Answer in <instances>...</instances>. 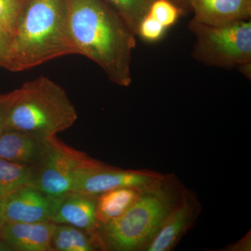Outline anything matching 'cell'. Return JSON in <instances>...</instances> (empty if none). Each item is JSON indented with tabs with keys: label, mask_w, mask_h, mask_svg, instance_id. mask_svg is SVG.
I'll return each mask as SVG.
<instances>
[{
	"label": "cell",
	"mask_w": 251,
	"mask_h": 251,
	"mask_svg": "<svg viewBox=\"0 0 251 251\" xmlns=\"http://www.w3.org/2000/svg\"><path fill=\"white\" fill-rule=\"evenodd\" d=\"M166 179V176L154 172L122 170L100 162L81 174L72 191L97 197L110 190L122 187L145 191L156 187Z\"/></svg>",
	"instance_id": "7"
},
{
	"label": "cell",
	"mask_w": 251,
	"mask_h": 251,
	"mask_svg": "<svg viewBox=\"0 0 251 251\" xmlns=\"http://www.w3.org/2000/svg\"><path fill=\"white\" fill-rule=\"evenodd\" d=\"M241 73L243 75H245L247 78L251 80V62L246 63V64L241 65L240 67H238Z\"/></svg>",
	"instance_id": "24"
},
{
	"label": "cell",
	"mask_w": 251,
	"mask_h": 251,
	"mask_svg": "<svg viewBox=\"0 0 251 251\" xmlns=\"http://www.w3.org/2000/svg\"><path fill=\"white\" fill-rule=\"evenodd\" d=\"M69 54L76 52L67 0H29L11 38L4 69L23 72Z\"/></svg>",
	"instance_id": "2"
},
{
	"label": "cell",
	"mask_w": 251,
	"mask_h": 251,
	"mask_svg": "<svg viewBox=\"0 0 251 251\" xmlns=\"http://www.w3.org/2000/svg\"><path fill=\"white\" fill-rule=\"evenodd\" d=\"M166 181L143 191L123 214L97 227L100 249L115 251L145 250L167 216L179 202L167 186Z\"/></svg>",
	"instance_id": "4"
},
{
	"label": "cell",
	"mask_w": 251,
	"mask_h": 251,
	"mask_svg": "<svg viewBox=\"0 0 251 251\" xmlns=\"http://www.w3.org/2000/svg\"><path fill=\"white\" fill-rule=\"evenodd\" d=\"M183 13L182 9L173 0H155L148 14L168 29L174 25Z\"/></svg>",
	"instance_id": "19"
},
{
	"label": "cell",
	"mask_w": 251,
	"mask_h": 251,
	"mask_svg": "<svg viewBox=\"0 0 251 251\" xmlns=\"http://www.w3.org/2000/svg\"><path fill=\"white\" fill-rule=\"evenodd\" d=\"M51 246L52 251H93L100 249L97 234H91L67 224H55Z\"/></svg>",
	"instance_id": "15"
},
{
	"label": "cell",
	"mask_w": 251,
	"mask_h": 251,
	"mask_svg": "<svg viewBox=\"0 0 251 251\" xmlns=\"http://www.w3.org/2000/svg\"><path fill=\"white\" fill-rule=\"evenodd\" d=\"M34 166L0 158V199H4L18 188L31 186Z\"/></svg>",
	"instance_id": "16"
},
{
	"label": "cell",
	"mask_w": 251,
	"mask_h": 251,
	"mask_svg": "<svg viewBox=\"0 0 251 251\" xmlns=\"http://www.w3.org/2000/svg\"><path fill=\"white\" fill-rule=\"evenodd\" d=\"M55 205L56 198L25 185L4 198V220L14 223L50 222Z\"/></svg>",
	"instance_id": "8"
},
{
	"label": "cell",
	"mask_w": 251,
	"mask_h": 251,
	"mask_svg": "<svg viewBox=\"0 0 251 251\" xmlns=\"http://www.w3.org/2000/svg\"><path fill=\"white\" fill-rule=\"evenodd\" d=\"M143 191L134 187H122L110 190L97 196L95 211L97 227L123 214Z\"/></svg>",
	"instance_id": "14"
},
{
	"label": "cell",
	"mask_w": 251,
	"mask_h": 251,
	"mask_svg": "<svg viewBox=\"0 0 251 251\" xmlns=\"http://www.w3.org/2000/svg\"><path fill=\"white\" fill-rule=\"evenodd\" d=\"M55 224L5 221L0 232L1 250L52 251L51 246Z\"/></svg>",
	"instance_id": "9"
},
{
	"label": "cell",
	"mask_w": 251,
	"mask_h": 251,
	"mask_svg": "<svg viewBox=\"0 0 251 251\" xmlns=\"http://www.w3.org/2000/svg\"><path fill=\"white\" fill-rule=\"evenodd\" d=\"M194 13L193 21L222 26L250 20L251 0H188Z\"/></svg>",
	"instance_id": "12"
},
{
	"label": "cell",
	"mask_w": 251,
	"mask_h": 251,
	"mask_svg": "<svg viewBox=\"0 0 251 251\" xmlns=\"http://www.w3.org/2000/svg\"><path fill=\"white\" fill-rule=\"evenodd\" d=\"M46 139L47 152L40 164L34 167L31 186L50 197L57 198L72 192L81 174L100 161L69 146L57 135Z\"/></svg>",
	"instance_id": "6"
},
{
	"label": "cell",
	"mask_w": 251,
	"mask_h": 251,
	"mask_svg": "<svg viewBox=\"0 0 251 251\" xmlns=\"http://www.w3.org/2000/svg\"><path fill=\"white\" fill-rule=\"evenodd\" d=\"M68 21L76 54L93 61L121 87L132 82L136 36L103 0H67Z\"/></svg>",
	"instance_id": "1"
},
{
	"label": "cell",
	"mask_w": 251,
	"mask_h": 251,
	"mask_svg": "<svg viewBox=\"0 0 251 251\" xmlns=\"http://www.w3.org/2000/svg\"><path fill=\"white\" fill-rule=\"evenodd\" d=\"M29 0H0V27L12 38Z\"/></svg>",
	"instance_id": "18"
},
{
	"label": "cell",
	"mask_w": 251,
	"mask_h": 251,
	"mask_svg": "<svg viewBox=\"0 0 251 251\" xmlns=\"http://www.w3.org/2000/svg\"><path fill=\"white\" fill-rule=\"evenodd\" d=\"M178 6L182 9V11H186L189 9V4H188V0H173Z\"/></svg>",
	"instance_id": "26"
},
{
	"label": "cell",
	"mask_w": 251,
	"mask_h": 251,
	"mask_svg": "<svg viewBox=\"0 0 251 251\" xmlns=\"http://www.w3.org/2000/svg\"><path fill=\"white\" fill-rule=\"evenodd\" d=\"M167 29L155 18L147 14L139 23L136 36L147 42H156L165 35Z\"/></svg>",
	"instance_id": "20"
},
{
	"label": "cell",
	"mask_w": 251,
	"mask_h": 251,
	"mask_svg": "<svg viewBox=\"0 0 251 251\" xmlns=\"http://www.w3.org/2000/svg\"><path fill=\"white\" fill-rule=\"evenodd\" d=\"M77 120L76 110L66 91L49 77H40L17 89L4 130L46 138L69 129Z\"/></svg>",
	"instance_id": "3"
},
{
	"label": "cell",
	"mask_w": 251,
	"mask_h": 251,
	"mask_svg": "<svg viewBox=\"0 0 251 251\" xmlns=\"http://www.w3.org/2000/svg\"><path fill=\"white\" fill-rule=\"evenodd\" d=\"M17 96V90L0 95V136L4 131L5 124L11 105Z\"/></svg>",
	"instance_id": "21"
},
{
	"label": "cell",
	"mask_w": 251,
	"mask_h": 251,
	"mask_svg": "<svg viewBox=\"0 0 251 251\" xmlns=\"http://www.w3.org/2000/svg\"><path fill=\"white\" fill-rule=\"evenodd\" d=\"M188 28L196 36L193 57L209 67L232 69L251 62V21L211 26L191 20Z\"/></svg>",
	"instance_id": "5"
},
{
	"label": "cell",
	"mask_w": 251,
	"mask_h": 251,
	"mask_svg": "<svg viewBox=\"0 0 251 251\" xmlns=\"http://www.w3.org/2000/svg\"><path fill=\"white\" fill-rule=\"evenodd\" d=\"M249 244H251L250 241L249 242V237H245L240 242H238L237 245L234 246V247L232 250L236 251H248L249 248L250 249V246Z\"/></svg>",
	"instance_id": "23"
},
{
	"label": "cell",
	"mask_w": 251,
	"mask_h": 251,
	"mask_svg": "<svg viewBox=\"0 0 251 251\" xmlns=\"http://www.w3.org/2000/svg\"><path fill=\"white\" fill-rule=\"evenodd\" d=\"M11 37L0 27V67L5 68L9 56Z\"/></svg>",
	"instance_id": "22"
},
{
	"label": "cell",
	"mask_w": 251,
	"mask_h": 251,
	"mask_svg": "<svg viewBox=\"0 0 251 251\" xmlns=\"http://www.w3.org/2000/svg\"><path fill=\"white\" fill-rule=\"evenodd\" d=\"M4 222V199H0V232ZM0 250H1V246H0Z\"/></svg>",
	"instance_id": "25"
},
{
	"label": "cell",
	"mask_w": 251,
	"mask_h": 251,
	"mask_svg": "<svg viewBox=\"0 0 251 251\" xmlns=\"http://www.w3.org/2000/svg\"><path fill=\"white\" fill-rule=\"evenodd\" d=\"M115 10L136 36L141 20L155 0H103Z\"/></svg>",
	"instance_id": "17"
},
{
	"label": "cell",
	"mask_w": 251,
	"mask_h": 251,
	"mask_svg": "<svg viewBox=\"0 0 251 251\" xmlns=\"http://www.w3.org/2000/svg\"><path fill=\"white\" fill-rule=\"evenodd\" d=\"M198 203L192 198L180 200L162 224L161 227L150 244L148 251H171L191 227L197 215Z\"/></svg>",
	"instance_id": "10"
},
{
	"label": "cell",
	"mask_w": 251,
	"mask_h": 251,
	"mask_svg": "<svg viewBox=\"0 0 251 251\" xmlns=\"http://www.w3.org/2000/svg\"><path fill=\"white\" fill-rule=\"evenodd\" d=\"M96 203L97 197L74 191L68 193L56 198L50 222L69 225L91 234H97Z\"/></svg>",
	"instance_id": "11"
},
{
	"label": "cell",
	"mask_w": 251,
	"mask_h": 251,
	"mask_svg": "<svg viewBox=\"0 0 251 251\" xmlns=\"http://www.w3.org/2000/svg\"><path fill=\"white\" fill-rule=\"evenodd\" d=\"M47 139L15 130H5L0 136V158L37 166L47 152Z\"/></svg>",
	"instance_id": "13"
}]
</instances>
